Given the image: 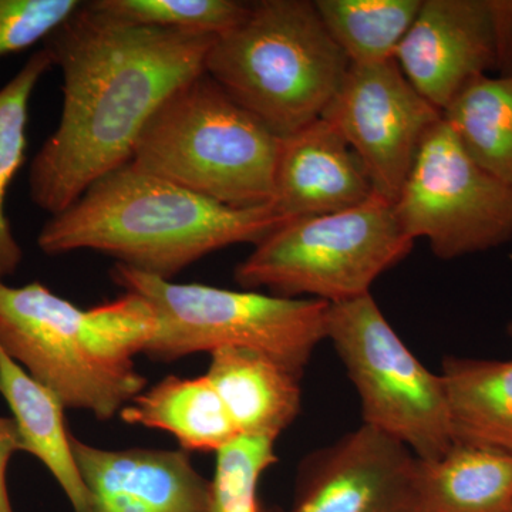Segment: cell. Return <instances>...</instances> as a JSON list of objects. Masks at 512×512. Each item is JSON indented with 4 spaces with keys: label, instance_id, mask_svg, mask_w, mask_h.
<instances>
[{
    "label": "cell",
    "instance_id": "obj_1",
    "mask_svg": "<svg viewBox=\"0 0 512 512\" xmlns=\"http://www.w3.org/2000/svg\"><path fill=\"white\" fill-rule=\"evenodd\" d=\"M214 40L126 25L82 3L45 40L62 72L63 104L56 130L30 164L33 204L53 217L130 163L161 104L205 72Z\"/></svg>",
    "mask_w": 512,
    "mask_h": 512
},
{
    "label": "cell",
    "instance_id": "obj_2",
    "mask_svg": "<svg viewBox=\"0 0 512 512\" xmlns=\"http://www.w3.org/2000/svg\"><path fill=\"white\" fill-rule=\"evenodd\" d=\"M285 222L272 207H228L128 163L50 217L37 245L47 255L101 252L171 281L212 252L255 247Z\"/></svg>",
    "mask_w": 512,
    "mask_h": 512
},
{
    "label": "cell",
    "instance_id": "obj_3",
    "mask_svg": "<svg viewBox=\"0 0 512 512\" xmlns=\"http://www.w3.org/2000/svg\"><path fill=\"white\" fill-rule=\"evenodd\" d=\"M153 330V309L136 293L80 309L40 282L0 281V346L66 409L99 420L113 419L146 390L134 357Z\"/></svg>",
    "mask_w": 512,
    "mask_h": 512
},
{
    "label": "cell",
    "instance_id": "obj_4",
    "mask_svg": "<svg viewBox=\"0 0 512 512\" xmlns=\"http://www.w3.org/2000/svg\"><path fill=\"white\" fill-rule=\"evenodd\" d=\"M309 0H259L215 37L205 73L284 138L322 117L349 69Z\"/></svg>",
    "mask_w": 512,
    "mask_h": 512
},
{
    "label": "cell",
    "instance_id": "obj_5",
    "mask_svg": "<svg viewBox=\"0 0 512 512\" xmlns=\"http://www.w3.org/2000/svg\"><path fill=\"white\" fill-rule=\"evenodd\" d=\"M281 140L202 72L161 104L130 163L228 207H271Z\"/></svg>",
    "mask_w": 512,
    "mask_h": 512
},
{
    "label": "cell",
    "instance_id": "obj_6",
    "mask_svg": "<svg viewBox=\"0 0 512 512\" xmlns=\"http://www.w3.org/2000/svg\"><path fill=\"white\" fill-rule=\"evenodd\" d=\"M111 279L153 309V335L143 355L156 362L244 348L268 353L303 375L313 350L326 339L329 303L319 299L175 284L119 264Z\"/></svg>",
    "mask_w": 512,
    "mask_h": 512
},
{
    "label": "cell",
    "instance_id": "obj_7",
    "mask_svg": "<svg viewBox=\"0 0 512 512\" xmlns=\"http://www.w3.org/2000/svg\"><path fill=\"white\" fill-rule=\"evenodd\" d=\"M413 247L393 202L373 194L352 210L285 222L235 268V282L247 291L308 295L332 305L370 293Z\"/></svg>",
    "mask_w": 512,
    "mask_h": 512
},
{
    "label": "cell",
    "instance_id": "obj_8",
    "mask_svg": "<svg viewBox=\"0 0 512 512\" xmlns=\"http://www.w3.org/2000/svg\"><path fill=\"white\" fill-rule=\"evenodd\" d=\"M326 339L356 387L363 424L399 440L420 460H437L453 447L443 377L404 345L372 293L329 303Z\"/></svg>",
    "mask_w": 512,
    "mask_h": 512
},
{
    "label": "cell",
    "instance_id": "obj_9",
    "mask_svg": "<svg viewBox=\"0 0 512 512\" xmlns=\"http://www.w3.org/2000/svg\"><path fill=\"white\" fill-rule=\"evenodd\" d=\"M394 212L404 234L456 259L512 239V188L478 167L441 119L421 144Z\"/></svg>",
    "mask_w": 512,
    "mask_h": 512
},
{
    "label": "cell",
    "instance_id": "obj_10",
    "mask_svg": "<svg viewBox=\"0 0 512 512\" xmlns=\"http://www.w3.org/2000/svg\"><path fill=\"white\" fill-rule=\"evenodd\" d=\"M322 119L360 158L375 194L394 202L443 113L414 89L394 59L349 64Z\"/></svg>",
    "mask_w": 512,
    "mask_h": 512
},
{
    "label": "cell",
    "instance_id": "obj_11",
    "mask_svg": "<svg viewBox=\"0 0 512 512\" xmlns=\"http://www.w3.org/2000/svg\"><path fill=\"white\" fill-rule=\"evenodd\" d=\"M289 512H420V458L362 424L303 458Z\"/></svg>",
    "mask_w": 512,
    "mask_h": 512
},
{
    "label": "cell",
    "instance_id": "obj_12",
    "mask_svg": "<svg viewBox=\"0 0 512 512\" xmlns=\"http://www.w3.org/2000/svg\"><path fill=\"white\" fill-rule=\"evenodd\" d=\"M394 59L443 113L473 80L497 70L490 0H423Z\"/></svg>",
    "mask_w": 512,
    "mask_h": 512
},
{
    "label": "cell",
    "instance_id": "obj_13",
    "mask_svg": "<svg viewBox=\"0 0 512 512\" xmlns=\"http://www.w3.org/2000/svg\"><path fill=\"white\" fill-rule=\"evenodd\" d=\"M89 493L83 512H212L211 481L183 450H104L70 437Z\"/></svg>",
    "mask_w": 512,
    "mask_h": 512
},
{
    "label": "cell",
    "instance_id": "obj_14",
    "mask_svg": "<svg viewBox=\"0 0 512 512\" xmlns=\"http://www.w3.org/2000/svg\"><path fill=\"white\" fill-rule=\"evenodd\" d=\"M373 194L362 161L322 117L282 138L271 207L285 220L352 210Z\"/></svg>",
    "mask_w": 512,
    "mask_h": 512
},
{
    "label": "cell",
    "instance_id": "obj_15",
    "mask_svg": "<svg viewBox=\"0 0 512 512\" xmlns=\"http://www.w3.org/2000/svg\"><path fill=\"white\" fill-rule=\"evenodd\" d=\"M207 379L220 394L239 433L278 439L301 412V373L282 360L244 348L210 353Z\"/></svg>",
    "mask_w": 512,
    "mask_h": 512
},
{
    "label": "cell",
    "instance_id": "obj_16",
    "mask_svg": "<svg viewBox=\"0 0 512 512\" xmlns=\"http://www.w3.org/2000/svg\"><path fill=\"white\" fill-rule=\"evenodd\" d=\"M0 394L18 426L23 451L50 471L74 512L86 510L89 493L74 460L72 433L64 421L63 403L37 382L0 346Z\"/></svg>",
    "mask_w": 512,
    "mask_h": 512
},
{
    "label": "cell",
    "instance_id": "obj_17",
    "mask_svg": "<svg viewBox=\"0 0 512 512\" xmlns=\"http://www.w3.org/2000/svg\"><path fill=\"white\" fill-rule=\"evenodd\" d=\"M440 375L454 443L512 454V360L446 357Z\"/></svg>",
    "mask_w": 512,
    "mask_h": 512
},
{
    "label": "cell",
    "instance_id": "obj_18",
    "mask_svg": "<svg viewBox=\"0 0 512 512\" xmlns=\"http://www.w3.org/2000/svg\"><path fill=\"white\" fill-rule=\"evenodd\" d=\"M119 416L127 424L167 431L188 453H215L239 434L207 376L165 377L134 397Z\"/></svg>",
    "mask_w": 512,
    "mask_h": 512
},
{
    "label": "cell",
    "instance_id": "obj_19",
    "mask_svg": "<svg viewBox=\"0 0 512 512\" xmlns=\"http://www.w3.org/2000/svg\"><path fill=\"white\" fill-rule=\"evenodd\" d=\"M420 512H512V454L454 443L420 460Z\"/></svg>",
    "mask_w": 512,
    "mask_h": 512
},
{
    "label": "cell",
    "instance_id": "obj_20",
    "mask_svg": "<svg viewBox=\"0 0 512 512\" xmlns=\"http://www.w3.org/2000/svg\"><path fill=\"white\" fill-rule=\"evenodd\" d=\"M443 117L471 160L512 188V74L473 80Z\"/></svg>",
    "mask_w": 512,
    "mask_h": 512
},
{
    "label": "cell",
    "instance_id": "obj_21",
    "mask_svg": "<svg viewBox=\"0 0 512 512\" xmlns=\"http://www.w3.org/2000/svg\"><path fill=\"white\" fill-rule=\"evenodd\" d=\"M423 0H316L323 25L350 64L396 57Z\"/></svg>",
    "mask_w": 512,
    "mask_h": 512
},
{
    "label": "cell",
    "instance_id": "obj_22",
    "mask_svg": "<svg viewBox=\"0 0 512 512\" xmlns=\"http://www.w3.org/2000/svg\"><path fill=\"white\" fill-rule=\"evenodd\" d=\"M52 66L50 53L37 50L0 89V281L15 274L23 259L22 248L6 215L5 201L13 178L25 163L30 99Z\"/></svg>",
    "mask_w": 512,
    "mask_h": 512
},
{
    "label": "cell",
    "instance_id": "obj_23",
    "mask_svg": "<svg viewBox=\"0 0 512 512\" xmlns=\"http://www.w3.org/2000/svg\"><path fill=\"white\" fill-rule=\"evenodd\" d=\"M96 12L131 26L218 37L247 16L238 0H93Z\"/></svg>",
    "mask_w": 512,
    "mask_h": 512
},
{
    "label": "cell",
    "instance_id": "obj_24",
    "mask_svg": "<svg viewBox=\"0 0 512 512\" xmlns=\"http://www.w3.org/2000/svg\"><path fill=\"white\" fill-rule=\"evenodd\" d=\"M276 440L266 434L239 433L215 451L212 512H262L258 484L262 474L278 463Z\"/></svg>",
    "mask_w": 512,
    "mask_h": 512
},
{
    "label": "cell",
    "instance_id": "obj_25",
    "mask_svg": "<svg viewBox=\"0 0 512 512\" xmlns=\"http://www.w3.org/2000/svg\"><path fill=\"white\" fill-rule=\"evenodd\" d=\"M77 0H0V57L46 40L82 6Z\"/></svg>",
    "mask_w": 512,
    "mask_h": 512
},
{
    "label": "cell",
    "instance_id": "obj_26",
    "mask_svg": "<svg viewBox=\"0 0 512 512\" xmlns=\"http://www.w3.org/2000/svg\"><path fill=\"white\" fill-rule=\"evenodd\" d=\"M493 16L497 70L501 76L512 74V0H490Z\"/></svg>",
    "mask_w": 512,
    "mask_h": 512
},
{
    "label": "cell",
    "instance_id": "obj_27",
    "mask_svg": "<svg viewBox=\"0 0 512 512\" xmlns=\"http://www.w3.org/2000/svg\"><path fill=\"white\" fill-rule=\"evenodd\" d=\"M18 451H23V446L15 420L0 417V512H15L10 503L6 474L10 460Z\"/></svg>",
    "mask_w": 512,
    "mask_h": 512
},
{
    "label": "cell",
    "instance_id": "obj_28",
    "mask_svg": "<svg viewBox=\"0 0 512 512\" xmlns=\"http://www.w3.org/2000/svg\"><path fill=\"white\" fill-rule=\"evenodd\" d=\"M262 512H282L278 507H272V505H262Z\"/></svg>",
    "mask_w": 512,
    "mask_h": 512
},
{
    "label": "cell",
    "instance_id": "obj_29",
    "mask_svg": "<svg viewBox=\"0 0 512 512\" xmlns=\"http://www.w3.org/2000/svg\"><path fill=\"white\" fill-rule=\"evenodd\" d=\"M508 335H510V338L512 339V323H510V325H508Z\"/></svg>",
    "mask_w": 512,
    "mask_h": 512
}]
</instances>
